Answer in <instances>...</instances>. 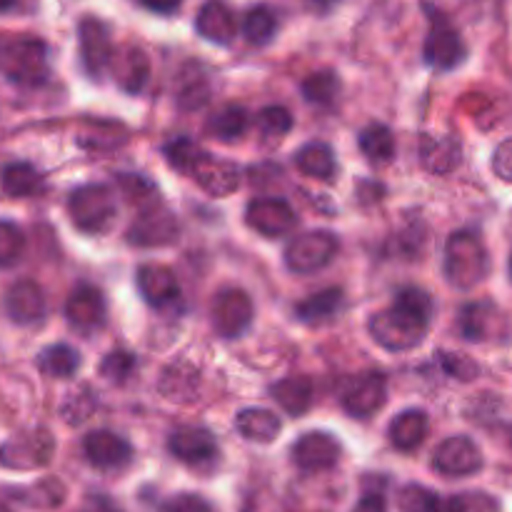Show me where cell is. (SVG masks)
Masks as SVG:
<instances>
[{
  "instance_id": "60d3db41",
  "label": "cell",
  "mask_w": 512,
  "mask_h": 512,
  "mask_svg": "<svg viewBox=\"0 0 512 512\" xmlns=\"http://www.w3.org/2000/svg\"><path fill=\"white\" fill-rule=\"evenodd\" d=\"M118 183L120 193L130 200V203H140V205H153L155 203V185L150 183L145 175H133V173H120L115 178Z\"/></svg>"
},
{
  "instance_id": "9c48e42d",
  "label": "cell",
  "mask_w": 512,
  "mask_h": 512,
  "mask_svg": "<svg viewBox=\"0 0 512 512\" xmlns=\"http://www.w3.org/2000/svg\"><path fill=\"white\" fill-rule=\"evenodd\" d=\"M78 48H80V63L90 78H103L105 70L110 68L115 48L110 40V30L103 20L85 15L78 23Z\"/></svg>"
},
{
  "instance_id": "4316f807",
  "label": "cell",
  "mask_w": 512,
  "mask_h": 512,
  "mask_svg": "<svg viewBox=\"0 0 512 512\" xmlns=\"http://www.w3.org/2000/svg\"><path fill=\"white\" fill-rule=\"evenodd\" d=\"M280 428L283 423L273 410L245 408L235 415V430L250 443H273L280 435Z\"/></svg>"
},
{
  "instance_id": "7bdbcfd3",
  "label": "cell",
  "mask_w": 512,
  "mask_h": 512,
  "mask_svg": "<svg viewBox=\"0 0 512 512\" xmlns=\"http://www.w3.org/2000/svg\"><path fill=\"white\" fill-rule=\"evenodd\" d=\"M183 75H185L183 78L185 83L178 88V103L188 110H195V108H200V105L208 103V98H210L208 78L200 73H193V75L183 73Z\"/></svg>"
},
{
  "instance_id": "83f0119b",
  "label": "cell",
  "mask_w": 512,
  "mask_h": 512,
  "mask_svg": "<svg viewBox=\"0 0 512 512\" xmlns=\"http://www.w3.org/2000/svg\"><path fill=\"white\" fill-rule=\"evenodd\" d=\"M250 125V115L243 105H225L218 113H213L205 123L210 138L220 140V143H235L245 135Z\"/></svg>"
},
{
  "instance_id": "8fae6325",
  "label": "cell",
  "mask_w": 512,
  "mask_h": 512,
  "mask_svg": "<svg viewBox=\"0 0 512 512\" xmlns=\"http://www.w3.org/2000/svg\"><path fill=\"white\" fill-rule=\"evenodd\" d=\"M245 223L263 238H283L298 228V215L288 200L258 198L245 210Z\"/></svg>"
},
{
  "instance_id": "74e56055",
  "label": "cell",
  "mask_w": 512,
  "mask_h": 512,
  "mask_svg": "<svg viewBox=\"0 0 512 512\" xmlns=\"http://www.w3.org/2000/svg\"><path fill=\"white\" fill-rule=\"evenodd\" d=\"M203 155L205 150L190 138H178L173 140V143L165 145V160L170 163V168L180 170V173L185 175H190V170L195 168V163H198Z\"/></svg>"
},
{
  "instance_id": "b9f144b4",
  "label": "cell",
  "mask_w": 512,
  "mask_h": 512,
  "mask_svg": "<svg viewBox=\"0 0 512 512\" xmlns=\"http://www.w3.org/2000/svg\"><path fill=\"white\" fill-rule=\"evenodd\" d=\"M393 303L400 305V308H405L408 313H413L415 318H420L423 323L430 325V320H433L435 305H433V298H430L425 290L408 285V288L398 290V295H395Z\"/></svg>"
},
{
  "instance_id": "836d02e7",
  "label": "cell",
  "mask_w": 512,
  "mask_h": 512,
  "mask_svg": "<svg viewBox=\"0 0 512 512\" xmlns=\"http://www.w3.org/2000/svg\"><path fill=\"white\" fill-rule=\"evenodd\" d=\"M278 33V18L268 5H255L243 18V35L253 45H268Z\"/></svg>"
},
{
  "instance_id": "30bf717a",
  "label": "cell",
  "mask_w": 512,
  "mask_h": 512,
  "mask_svg": "<svg viewBox=\"0 0 512 512\" xmlns=\"http://www.w3.org/2000/svg\"><path fill=\"white\" fill-rule=\"evenodd\" d=\"M433 468L445 478H470L483 470V453L473 438L453 435L435 448Z\"/></svg>"
},
{
  "instance_id": "7a4b0ae2",
  "label": "cell",
  "mask_w": 512,
  "mask_h": 512,
  "mask_svg": "<svg viewBox=\"0 0 512 512\" xmlns=\"http://www.w3.org/2000/svg\"><path fill=\"white\" fill-rule=\"evenodd\" d=\"M0 73L18 85H40L48 78V48L30 35H0Z\"/></svg>"
},
{
  "instance_id": "5bb4252c",
  "label": "cell",
  "mask_w": 512,
  "mask_h": 512,
  "mask_svg": "<svg viewBox=\"0 0 512 512\" xmlns=\"http://www.w3.org/2000/svg\"><path fill=\"white\" fill-rule=\"evenodd\" d=\"M385 400H388V378L383 373H368L345 388L340 405L350 418L368 420L383 408Z\"/></svg>"
},
{
  "instance_id": "f1b7e54d",
  "label": "cell",
  "mask_w": 512,
  "mask_h": 512,
  "mask_svg": "<svg viewBox=\"0 0 512 512\" xmlns=\"http://www.w3.org/2000/svg\"><path fill=\"white\" fill-rule=\"evenodd\" d=\"M0 188L10 198H30L43 190V175L30 163H10L0 173Z\"/></svg>"
},
{
  "instance_id": "2e32d148",
  "label": "cell",
  "mask_w": 512,
  "mask_h": 512,
  "mask_svg": "<svg viewBox=\"0 0 512 512\" xmlns=\"http://www.w3.org/2000/svg\"><path fill=\"white\" fill-rule=\"evenodd\" d=\"M458 330L470 343H488L505 335V315L495 303H468L458 315Z\"/></svg>"
},
{
  "instance_id": "8d00e7d4",
  "label": "cell",
  "mask_w": 512,
  "mask_h": 512,
  "mask_svg": "<svg viewBox=\"0 0 512 512\" xmlns=\"http://www.w3.org/2000/svg\"><path fill=\"white\" fill-rule=\"evenodd\" d=\"M255 125H258V133L263 135V140L275 143V140H283L293 130V115L283 105H268L258 113Z\"/></svg>"
},
{
  "instance_id": "4dcf8cb0",
  "label": "cell",
  "mask_w": 512,
  "mask_h": 512,
  "mask_svg": "<svg viewBox=\"0 0 512 512\" xmlns=\"http://www.w3.org/2000/svg\"><path fill=\"white\" fill-rule=\"evenodd\" d=\"M80 363H83V358H80L78 350L70 348V345L65 343L50 345V348H45L43 353L38 355L40 373L55 380L73 378V375L80 370Z\"/></svg>"
},
{
  "instance_id": "9a60e30c",
  "label": "cell",
  "mask_w": 512,
  "mask_h": 512,
  "mask_svg": "<svg viewBox=\"0 0 512 512\" xmlns=\"http://www.w3.org/2000/svg\"><path fill=\"white\" fill-rule=\"evenodd\" d=\"M293 463L305 473H320V470H330L340 460V443L330 433L323 430H310V433L300 435L290 448Z\"/></svg>"
},
{
  "instance_id": "6da1fadb",
  "label": "cell",
  "mask_w": 512,
  "mask_h": 512,
  "mask_svg": "<svg viewBox=\"0 0 512 512\" xmlns=\"http://www.w3.org/2000/svg\"><path fill=\"white\" fill-rule=\"evenodd\" d=\"M490 255L483 238L473 230H458L445 243L443 273L458 290H470L488 278Z\"/></svg>"
},
{
  "instance_id": "ffe728a7",
  "label": "cell",
  "mask_w": 512,
  "mask_h": 512,
  "mask_svg": "<svg viewBox=\"0 0 512 512\" xmlns=\"http://www.w3.org/2000/svg\"><path fill=\"white\" fill-rule=\"evenodd\" d=\"M190 178L210 193L213 198H225V195L235 193L240 188V180H243V170L238 168L230 160L213 158L210 153H205L203 158L195 163V168L190 170Z\"/></svg>"
},
{
  "instance_id": "1f68e13d",
  "label": "cell",
  "mask_w": 512,
  "mask_h": 512,
  "mask_svg": "<svg viewBox=\"0 0 512 512\" xmlns=\"http://www.w3.org/2000/svg\"><path fill=\"white\" fill-rule=\"evenodd\" d=\"M358 145L373 165H385L395 158V135L383 123H370L360 130Z\"/></svg>"
},
{
  "instance_id": "d6a6232c",
  "label": "cell",
  "mask_w": 512,
  "mask_h": 512,
  "mask_svg": "<svg viewBox=\"0 0 512 512\" xmlns=\"http://www.w3.org/2000/svg\"><path fill=\"white\" fill-rule=\"evenodd\" d=\"M423 165L430 173L448 175L460 165V143L450 135L428 140L423 148Z\"/></svg>"
},
{
  "instance_id": "603a6c76",
  "label": "cell",
  "mask_w": 512,
  "mask_h": 512,
  "mask_svg": "<svg viewBox=\"0 0 512 512\" xmlns=\"http://www.w3.org/2000/svg\"><path fill=\"white\" fill-rule=\"evenodd\" d=\"M195 30H198V35H203L205 40H210V43L228 45L230 40L238 35V18H235L233 8H230L225 0H208V3L198 10Z\"/></svg>"
},
{
  "instance_id": "e0dca14e",
  "label": "cell",
  "mask_w": 512,
  "mask_h": 512,
  "mask_svg": "<svg viewBox=\"0 0 512 512\" xmlns=\"http://www.w3.org/2000/svg\"><path fill=\"white\" fill-rule=\"evenodd\" d=\"M135 283H138V290L145 303L153 305V308L168 310L180 303L178 275L170 268H165V265H140L138 273H135Z\"/></svg>"
},
{
  "instance_id": "ac0fdd59",
  "label": "cell",
  "mask_w": 512,
  "mask_h": 512,
  "mask_svg": "<svg viewBox=\"0 0 512 512\" xmlns=\"http://www.w3.org/2000/svg\"><path fill=\"white\" fill-rule=\"evenodd\" d=\"M168 448L173 458L185 465H205L218 458V440L208 428L198 425H183L173 430L168 438Z\"/></svg>"
},
{
  "instance_id": "db71d44e",
  "label": "cell",
  "mask_w": 512,
  "mask_h": 512,
  "mask_svg": "<svg viewBox=\"0 0 512 512\" xmlns=\"http://www.w3.org/2000/svg\"><path fill=\"white\" fill-rule=\"evenodd\" d=\"M508 443H510V448H512V425H510V430H508Z\"/></svg>"
},
{
  "instance_id": "f6af8a7d",
  "label": "cell",
  "mask_w": 512,
  "mask_h": 512,
  "mask_svg": "<svg viewBox=\"0 0 512 512\" xmlns=\"http://www.w3.org/2000/svg\"><path fill=\"white\" fill-rule=\"evenodd\" d=\"M450 512H500V503L488 493H460L448 498Z\"/></svg>"
},
{
  "instance_id": "c3c4849f",
  "label": "cell",
  "mask_w": 512,
  "mask_h": 512,
  "mask_svg": "<svg viewBox=\"0 0 512 512\" xmlns=\"http://www.w3.org/2000/svg\"><path fill=\"white\" fill-rule=\"evenodd\" d=\"M493 170L500 180L512 183V138L503 140L493 153Z\"/></svg>"
},
{
  "instance_id": "f35d334b",
  "label": "cell",
  "mask_w": 512,
  "mask_h": 512,
  "mask_svg": "<svg viewBox=\"0 0 512 512\" xmlns=\"http://www.w3.org/2000/svg\"><path fill=\"white\" fill-rule=\"evenodd\" d=\"M135 368H138V360H135L133 353H128V350H110L103 358V363H100V375L110 380V383L123 385L133 378Z\"/></svg>"
},
{
  "instance_id": "5b68a950",
  "label": "cell",
  "mask_w": 512,
  "mask_h": 512,
  "mask_svg": "<svg viewBox=\"0 0 512 512\" xmlns=\"http://www.w3.org/2000/svg\"><path fill=\"white\" fill-rule=\"evenodd\" d=\"M338 250V235L330 230H308L290 240V245L285 248V265L295 275H313L328 268Z\"/></svg>"
},
{
  "instance_id": "7c38bea8",
  "label": "cell",
  "mask_w": 512,
  "mask_h": 512,
  "mask_svg": "<svg viewBox=\"0 0 512 512\" xmlns=\"http://www.w3.org/2000/svg\"><path fill=\"white\" fill-rule=\"evenodd\" d=\"M65 320L73 330L83 335H93L108 320V303L105 295L95 285H78L65 300Z\"/></svg>"
},
{
  "instance_id": "f907efd6",
  "label": "cell",
  "mask_w": 512,
  "mask_h": 512,
  "mask_svg": "<svg viewBox=\"0 0 512 512\" xmlns=\"http://www.w3.org/2000/svg\"><path fill=\"white\" fill-rule=\"evenodd\" d=\"M353 512H388V505H385L383 495H365Z\"/></svg>"
},
{
  "instance_id": "d6986e66",
  "label": "cell",
  "mask_w": 512,
  "mask_h": 512,
  "mask_svg": "<svg viewBox=\"0 0 512 512\" xmlns=\"http://www.w3.org/2000/svg\"><path fill=\"white\" fill-rule=\"evenodd\" d=\"M83 453L100 470H120L133 460V445L113 430H93L85 435Z\"/></svg>"
},
{
  "instance_id": "d4e9b609",
  "label": "cell",
  "mask_w": 512,
  "mask_h": 512,
  "mask_svg": "<svg viewBox=\"0 0 512 512\" xmlns=\"http://www.w3.org/2000/svg\"><path fill=\"white\" fill-rule=\"evenodd\" d=\"M428 428H430V420L423 410L418 408L403 410V413L390 423V430H388L390 443H393V448L400 450V453H413V450H418L420 445L425 443V438H428Z\"/></svg>"
},
{
  "instance_id": "f5cc1de1",
  "label": "cell",
  "mask_w": 512,
  "mask_h": 512,
  "mask_svg": "<svg viewBox=\"0 0 512 512\" xmlns=\"http://www.w3.org/2000/svg\"><path fill=\"white\" fill-rule=\"evenodd\" d=\"M15 3H18V0H0V13H8V10H13Z\"/></svg>"
},
{
  "instance_id": "681fc988",
  "label": "cell",
  "mask_w": 512,
  "mask_h": 512,
  "mask_svg": "<svg viewBox=\"0 0 512 512\" xmlns=\"http://www.w3.org/2000/svg\"><path fill=\"white\" fill-rule=\"evenodd\" d=\"M140 5L158 15H170L183 5V0H140Z\"/></svg>"
},
{
  "instance_id": "ba28073f",
  "label": "cell",
  "mask_w": 512,
  "mask_h": 512,
  "mask_svg": "<svg viewBox=\"0 0 512 512\" xmlns=\"http://www.w3.org/2000/svg\"><path fill=\"white\" fill-rule=\"evenodd\" d=\"M255 315L253 298L243 288H223L213 298L210 318H213L215 333L233 340L240 338L250 328Z\"/></svg>"
},
{
  "instance_id": "cb8c5ba5",
  "label": "cell",
  "mask_w": 512,
  "mask_h": 512,
  "mask_svg": "<svg viewBox=\"0 0 512 512\" xmlns=\"http://www.w3.org/2000/svg\"><path fill=\"white\" fill-rule=\"evenodd\" d=\"M345 305V293L340 288H325L308 295L295 305V318L305 325H325L333 323Z\"/></svg>"
},
{
  "instance_id": "8992f818",
  "label": "cell",
  "mask_w": 512,
  "mask_h": 512,
  "mask_svg": "<svg viewBox=\"0 0 512 512\" xmlns=\"http://www.w3.org/2000/svg\"><path fill=\"white\" fill-rule=\"evenodd\" d=\"M55 440L50 430L35 428L13 435L0 445V465L8 470H38L53 460Z\"/></svg>"
},
{
  "instance_id": "4fadbf2b",
  "label": "cell",
  "mask_w": 512,
  "mask_h": 512,
  "mask_svg": "<svg viewBox=\"0 0 512 512\" xmlns=\"http://www.w3.org/2000/svg\"><path fill=\"white\" fill-rule=\"evenodd\" d=\"M465 45L458 30L440 13L430 15V33L425 38V60L438 70H453L463 63Z\"/></svg>"
},
{
  "instance_id": "484cf974",
  "label": "cell",
  "mask_w": 512,
  "mask_h": 512,
  "mask_svg": "<svg viewBox=\"0 0 512 512\" xmlns=\"http://www.w3.org/2000/svg\"><path fill=\"white\" fill-rule=\"evenodd\" d=\"M270 395H273L275 403L285 410L293 418H300L310 410L315 398L313 380L303 378V375H293V378H283L270 388Z\"/></svg>"
},
{
  "instance_id": "ab89813d",
  "label": "cell",
  "mask_w": 512,
  "mask_h": 512,
  "mask_svg": "<svg viewBox=\"0 0 512 512\" xmlns=\"http://www.w3.org/2000/svg\"><path fill=\"white\" fill-rule=\"evenodd\" d=\"M25 253V235L10 220H0V268H10Z\"/></svg>"
},
{
  "instance_id": "bcb514c9",
  "label": "cell",
  "mask_w": 512,
  "mask_h": 512,
  "mask_svg": "<svg viewBox=\"0 0 512 512\" xmlns=\"http://www.w3.org/2000/svg\"><path fill=\"white\" fill-rule=\"evenodd\" d=\"M438 355H440V363H443L445 373H448L450 378L473 380L475 375L480 373L478 365H475L470 358H465V355H455V353H438Z\"/></svg>"
},
{
  "instance_id": "e575fe53",
  "label": "cell",
  "mask_w": 512,
  "mask_h": 512,
  "mask_svg": "<svg viewBox=\"0 0 512 512\" xmlns=\"http://www.w3.org/2000/svg\"><path fill=\"white\" fill-rule=\"evenodd\" d=\"M398 508L400 512H450V503L423 485H405L398 493Z\"/></svg>"
},
{
  "instance_id": "11a10c76",
  "label": "cell",
  "mask_w": 512,
  "mask_h": 512,
  "mask_svg": "<svg viewBox=\"0 0 512 512\" xmlns=\"http://www.w3.org/2000/svg\"><path fill=\"white\" fill-rule=\"evenodd\" d=\"M510 278H512V255H510Z\"/></svg>"
},
{
  "instance_id": "3957f363",
  "label": "cell",
  "mask_w": 512,
  "mask_h": 512,
  "mask_svg": "<svg viewBox=\"0 0 512 512\" xmlns=\"http://www.w3.org/2000/svg\"><path fill=\"white\" fill-rule=\"evenodd\" d=\"M68 213L75 228L88 235H100L113 228L115 215H118V200L108 185H80L70 193Z\"/></svg>"
},
{
  "instance_id": "44dd1931",
  "label": "cell",
  "mask_w": 512,
  "mask_h": 512,
  "mask_svg": "<svg viewBox=\"0 0 512 512\" xmlns=\"http://www.w3.org/2000/svg\"><path fill=\"white\" fill-rule=\"evenodd\" d=\"M110 75L115 78L118 88L125 93L135 95L148 85L150 80V58L143 48L135 45H125V48L115 50L113 60H110Z\"/></svg>"
},
{
  "instance_id": "277c9868",
  "label": "cell",
  "mask_w": 512,
  "mask_h": 512,
  "mask_svg": "<svg viewBox=\"0 0 512 512\" xmlns=\"http://www.w3.org/2000/svg\"><path fill=\"white\" fill-rule=\"evenodd\" d=\"M368 328L380 348L390 350V353H405V350H413L423 343L428 323H423L413 313L393 303L390 308L375 313L370 318Z\"/></svg>"
},
{
  "instance_id": "f546056e",
  "label": "cell",
  "mask_w": 512,
  "mask_h": 512,
  "mask_svg": "<svg viewBox=\"0 0 512 512\" xmlns=\"http://www.w3.org/2000/svg\"><path fill=\"white\" fill-rule=\"evenodd\" d=\"M295 165L303 175L315 180H330L335 175V153L328 143H308L295 153Z\"/></svg>"
},
{
  "instance_id": "d590c367",
  "label": "cell",
  "mask_w": 512,
  "mask_h": 512,
  "mask_svg": "<svg viewBox=\"0 0 512 512\" xmlns=\"http://www.w3.org/2000/svg\"><path fill=\"white\" fill-rule=\"evenodd\" d=\"M300 90H303V98L308 103L330 105L340 93V78L333 70H318V73H310L303 80Z\"/></svg>"
},
{
  "instance_id": "816d5d0a",
  "label": "cell",
  "mask_w": 512,
  "mask_h": 512,
  "mask_svg": "<svg viewBox=\"0 0 512 512\" xmlns=\"http://www.w3.org/2000/svg\"><path fill=\"white\" fill-rule=\"evenodd\" d=\"M338 3L340 0H305V5H308V8H313L315 13H330V10H333Z\"/></svg>"
},
{
  "instance_id": "ee69618b",
  "label": "cell",
  "mask_w": 512,
  "mask_h": 512,
  "mask_svg": "<svg viewBox=\"0 0 512 512\" xmlns=\"http://www.w3.org/2000/svg\"><path fill=\"white\" fill-rule=\"evenodd\" d=\"M93 408H95V400H93V393H90L88 388L73 390V393H70L63 403V418L68 420L70 425H78V423H83V420L90 418Z\"/></svg>"
},
{
  "instance_id": "52a82bcc",
  "label": "cell",
  "mask_w": 512,
  "mask_h": 512,
  "mask_svg": "<svg viewBox=\"0 0 512 512\" xmlns=\"http://www.w3.org/2000/svg\"><path fill=\"white\" fill-rule=\"evenodd\" d=\"M180 235V223L165 205H145L138 218L128 228V243L135 248H165Z\"/></svg>"
},
{
  "instance_id": "7402d4cb",
  "label": "cell",
  "mask_w": 512,
  "mask_h": 512,
  "mask_svg": "<svg viewBox=\"0 0 512 512\" xmlns=\"http://www.w3.org/2000/svg\"><path fill=\"white\" fill-rule=\"evenodd\" d=\"M5 315L18 325H33L43 320L45 315V295L43 288L33 280H18L10 285L3 298Z\"/></svg>"
},
{
  "instance_id": "7dc6e473",
  "label": "cell",
  "mask_w": 512,
  "mask_h": 512,
  "mask_svg": "<svg viewBox=\"0 0 512 512\" xmlns=\"http://www.w3.org/2000/svg\"><path fill=\"white\" fill-rule=\"evenodd\" d=\"M163 512H213V505L205 498H200V495L183 493L178 495V498L168 500V503L163 505Z\"/></svg>"
}]
</instances>
